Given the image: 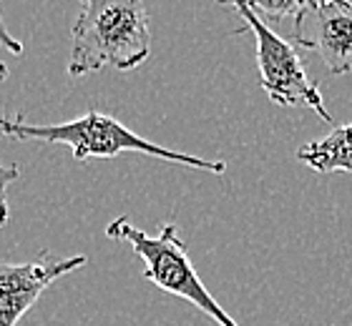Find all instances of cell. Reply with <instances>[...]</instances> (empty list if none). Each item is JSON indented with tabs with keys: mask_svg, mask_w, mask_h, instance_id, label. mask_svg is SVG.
Masks as SVG:
<instances>
[{
	"mask_svg": "<svg viewBox=\"0 0 352 326\" xmlns=\"http://www.w3.org/2000/svg\"><path fill=\"white\" fill-rule=\"evenodd\" d=\"M151 56L148 10L139 0H86L71 30L68 75L133 71Z\"/></svg>",
	"mask_w": 352,
	"mask_h": 326,
	"instance_id": "cell-1",
	"label": "cell"
},
{
	"mask_svg": "<svg viewBox=\"0 0 352 326\" xmlns=\"http://www.w3.org/2000/svg\"><path fill=\"white\" fill-rule=\"evenodd\" d=\"M0 130L18 141H41V143H66L74 151V159L78 163H88L91 159H116L121 153H144L151 159H162L179 166H189L206 171V174H224V161H206L199 156L182 151H171L164 145L136 136L131 128H126L121 121H116L109 113L88 110L81 118L66 121L56 126H33L25 124L21 116L8 118L0 116Z\"/></svg>",
	"mask_w": 352,
	"mask_h": 326,
	"instance_id": "cell-2",
	"label": "cell"
},
{
	"mask_svg": "<svg viewBox=\"0 0 352 326\" xmlns=\"http://www.w3.org/2000/svg\"><path fill=\"white\" fill-rule=\"evenodd\" d=\"M106 233H109V239L124 241L133 248V254L144 261V276L154 283L156 289L189 301L194 309L206 314L214 324L239 326L221 309L219 301L209 294L201 276L197 274V268L191 264L189 254H186V244L179 239V231H176L174 224L159 226V233L148 236L146 231L129 224L126 216H121L111 221Z\"/></svg>",
	"mask_w": 352,
	"mask_h": 326,
	"instance_id": "cell-3",
	"label": "cell"
},
{
	"mask_svg": "<svg viewBox=\"0 0 352 326\" xmlns=\"http://www.w3.org/2000/svg\"><path fill=\"white\" fill-rule=\"evenodd\" d=\"M232 10L242 15L247 21L254 43H257V68H259V83H262L264 93L270 95L272 103L292 108V106H307L322 116L324 124H335V118L324 108L322 93L317 83L307 75L302 58L292 48L289 40L277 36L274 30L267 25L264 18H259L250 8V3H232Z\"/></svg>",
	"mask_w": 352,
	"mask_h": 326,
	"instance_id": "cell-4",
	"label": "cell"
},
{
	"mask_svg": "<svg viewBox=\"0 0 352 326\" xmlns=\"http://www.w3.org/2000/svg\"><path fill=\"white\" fill-rule=\"evenodd\" d=\"M292 36L302 48L322 58L327 73L345 75L352 71V3H302L292 18Z\"/></svg>",
	"mask_w": 352,
	"mask_h": 326,
	"instance_id": "cell-5",
	"label": "cell"
},
{
	"mask_svg": "<svg viewBox=\"0 0 352 326\" xmlns=\"http://www.w3.org/2000/svg\"><path fill=\"white\" fill-rule=\"evenodd\" d=\"M86 266V256L38 254L25 264L0 261V326H15L51 283Z\"/></svg>",
	"mask_w": 352,
	"mask_h": 326,
	"instance_id": "cell-6",
	"label": "cell"
},
{
	"mask_svg": "<svg viewBox=\"0 0 352 326\" xmlns=\"http://www.w3.org/2000/svg\"><path fill=\"white\" fill-rule=\"evenodd\" d=\"M297 161L317 174H352V124L335 126L327 136L302 145Z\"/></svg>",
	"mask_w": 352,
	"mask_h": 326,
	"instance_id": "cell-7",
	"label": "cell"
},
{
	"mask_svg": "<svg viewBox=\"0 0 352 326\" xmlns=\"http://www.w3.org/2000/svg\"><path fill=\"white\" fill-rule=\"evenodd\" d=\"M21 168L15 163H6L0 161V229H6L10 221V209H8V186L13 181H18Z\"/></svg>",
	"mask_w": 352,
	"mask_h": 326,
	"instance_id": "cell-8",
	"label": "cell"
},
{
	"mask_svg": "<svg viewBox=\"0 0 352 326\" xmlns=\"http://www.w3.org/2000/svg\"><path fill=\"white\" fill-rule=\"evenodd\" d=\"M250 8L259 18H294L300 13L302 3L285 0V3H250Z\"/></svg>",
	"mask_w": 352,
	"mask_h": 326,
	"instance_id": "cell-9",
	"label": "cell"
},
{
	"mask_svg": "<svg viewBox=\"0 0 352 326\" xmlns=\"http://www.w3.org/2000/svg\"><path fill=\"white\" fill-rule=\"evenodd\" d=\"M0 45L8 48L10 53H15V56H21L23 53V43L6 28V23H3V13H0Z\"/></svg>",
	"mask_w": 352,
	"mask_h": 326,
	"instance_id": "cell-10",
	"label": "cell"
},
{
	"mask_svg": "<svg viewBox=\"0 0 352 326\" xmlns=\"http://www.w3.org/2000/svg\"><path fill=\"white\" fill-rule=\"evenodd\" d=\"M8 78V65L6 63H0V83Z\"/></svg>",
	"mask_w": 352,
	"mask_h": 326,
	"instance_id": "cell-11",
	"label": "cell"
}]
</instances>
